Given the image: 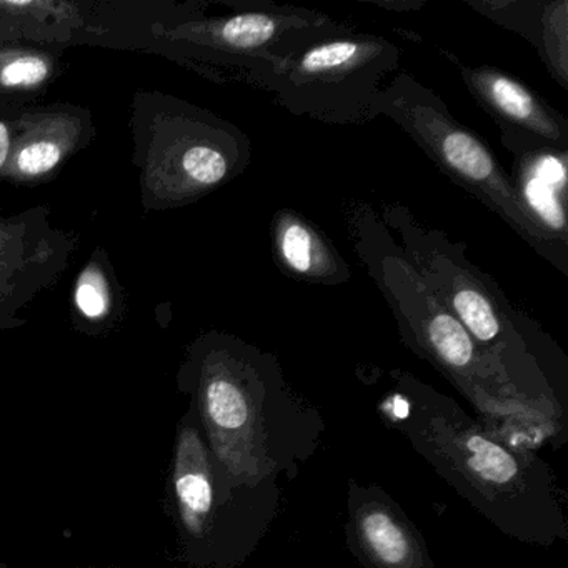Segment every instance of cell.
<instances>
[{
	"label": "cell",
	"mask_w": 568,
	"mask_h": 568,
	"mask_svg": "<svg viewBox=\"0 0 568 568\" xmlns=\"http://www.w3.org/2000/svg\"><path fill=\"white\" fill-rule=\"evenodd\" d=\"M234 480L212 455L191 405L175 434L169 501L182 555L192 567H219L231 555Z\"/></svg>",
	"instance_id": "3"
},
{
	"label": "cell",
	"mask_w": 568,
	"mask_h": 568,
	"mask_svg": "<svg viewBox=\"0 0 568 568\" xmlns=\"http://www.w3.org/2000/svg\"><path fill=\"white\" fill-rule=\"evenodd\" d=\"M54 72V61L32 49H0V89L32 91L41 88Z\"/></svg>",
	"instance_id": "16"
},
{
	"label": "cell",
	"mask_w": 568,
	"mask_h": 568,
	"mask_svg": "<svg viewBox=\"0 0 568 568\" xmlns=\"http://www.w3.org/2000/svg\"><path fill=\"white\" fill-rule=\"evenodd\" d=\"M275 248L282 264L312 282H342L345 264L328 247V242L294 214H282L275 224Z\"/></svg>",
	"instance_id": "12"
},
{
	"label": "cell",
	"mask_w": 568,
	"mask_h": 568,
	"mask_svg": "<svg viewBox=\"0 0 568 568\" xmlns=\"http://www.w3.org/2000/svg\"><path fill=\"white\" fill-rule=\"evenodd\" d=\"M82 26L81 9L59 0H0V49L12 42H65Z\"/></svg>",
	"instance_id": "11"
},
{
	"label": "cell",
	"mask_w": 568,
	"mask_h": 568,
	"mask_svg": "<svg viewBox=\"0 0 568 568\" xmlns=\"http://www.w3.org/2000/svg\"><path fill=\"white\" fill-rule=\"evenodd\" d=\"M487 16L498 24L507 26L527 36L544 52L545 62L554 69L560 82L567 79V14L555 12L557 4H551L547 14H527L524 4H485Z\"/></svg>",
	"instance_id": "13"
},
{
	"label": "cell",
	"mask_w": 568,
	"mask_h": 568,
	"mask_svg": "<svg viewBox=\"0 0 568 568\" xmlns=\"http://www.w3.org/2000/svg\"><path fill=\"white\" fill-rule=\"evenodd\" d=\"M225 132L207 122L164 119L154 128L144 171V189L162 205L192 201L234 171Z\"/></svg>",
	"instance_id": "5"
},
{
	"label": "cell",
	"mask_w": 568,
	"mask_h": 568,
	"mask_svg": "<svg viewBox=\"0 0 568 568\" xmlns=\"http://www.w3.org/2000/svg\"><path fill=\"white\" fill-rule=\"evenodd\" d=\"M474 98L490 112L504 132L517 139L518 148L561 152L568 144V125L554 109L545 105L520 82L491 69L462 68Z\"/></svg>",
	"instance_id": "9"
},
{
	"label": "cell",
	"mask_w": 568,
	"mask_h": 568,
	"mask_svg": "<svg viewBox=\"0 0 568 568\" xmlns=\"http://www.w3.org/2000/svg\"><path fill=\"white\" fill-rule=\"evenodd\" d=\"M458 460L462 474L475 487L501 488L515 487L521 477V467L510 452L484 434L468 435L458 447Z\"/></svg>",
	"instance_id": "14"
},
{
	"label": "cell",
	"mask_w": 568,
	"mask_h": 568,
	"mask_svg": "<svg viewBox=\"0 0 568 568\" xmlns=\"http://www.w3.org/2000/svg\"><path fill=\"white\" fill-rule=\"evenodd\" d=\"M347 29L321 12L264 2L237 14L179 26L164 38L205 49L252 82L304 45Z\"/></svg>",
	"instance_id": "4"
},
{
	"label": "cell",
	"mask_w": 568,
	"mask_h": 568,
	"mask_svg": "<svg viewBox=\"0 0 568 568\" xmlns=\"http://www.w3.org/2000/svg\"><path fill=\"white\" fill-rule=\"evenodd\" d=\"M375 111L394 119L448 178L501 215L540 254L551 262L564 261L557 235L531 214L487 145L462 128L430 91L408 75H398L378 95Z\"/></svg>",
	"instance_id": "2"
},
{
	"label": "cell",
	"mask_w": 568,
	"mask_h": 568,
	"mask_svg": "<svg viewBox=\"0 0 568 568\" xmlns=\"http://www.w3.org/2000/svg\"><path fill=\"white\" fill-rule=\"evenodd\" d=\"M358 534L368 554L385 568H410L415 560L408 531L384 508H371L358 520Z\"/></svg>",
	"instance_id": "15"
},
{
	"label": "cell",
	"mask_w": 568,
	"mask_h": 568,
	"mask_svg": "<svg viewBox=\"0 0 568 568\" xmlns=\"http://www.w3.org/2000/svg\"><path fill=\"white\" fill-rule=\"evenodd\" d=\"M74 242L49 224L45 209L11 217L0 211V328L18 327L19 312L58 284Z\"/></svg>",
	"instance_id": "6"
},
{
	"label": "cell",
	"mask_w": 568,
	"mask_h": 568,
	"mask_svg": "<svg viewBox=\"0 0 568 568\" xmlns=\"http://www.w3.org/2000/svg\"><path fill=\"white\" fill-rule=\"evenodd\" d=\"M0 568H9L6 564H0ZM75 568H121L115 567V565H111V567H94V565H91V567H75Z\"/></svg>",
	"instance_id": "19"
},
{
	"label": "cell",
	"mask_w": 568,
	"mask_h": 568,
	"mask_svg": "<svg viewBox=\"0 0 568 568\" xmlns=\"http://www.w3.org/2000/svg\"><path fill=\"white\" fill-rule=\"evenodd\" d=\"M407 235L408 255L417 262L418 274L430 285L438 301L464 325L471 341L491 344L501 334L500 312L488 288L464 267V257L452 254V245L418 237L414 225L402 229Z\"/></svg>",
	"instance_id": "8"
},
{
	"label": "cell",
	"mask_w": 568,
	"mask_h": 568,
	"mask_svg": "<svg viewBox=\"0 0 568 568\" xmlns=\"http://www.w3.org/2000/svg\"><path fill=\"white\" fill-rule=\"evenodd\" d=\"M397 45L354 29L317 39L251 82L297 115L328 124L377 118L375 102L397 71Z\"/></svg>",
	"instance_id": "1"
},
{
	"label": "cell",
	"mask_w": 568,
	"mask_h": 568,
	"mask_svg": "<svg viewBox=\"0 0 568 568\" xmlns=\"http://www.w3.org/2000/svg\"><path fill=\"white\" fill-rule=\"evenodd\" d=\"M75 305L88 321L101 322L111 314L112 297L108 277L101 265L91 262L75 284Z\"/></svg>",
	"instance_id": "17"
},
{
	"label": "cell",
	"mask_w": 568,
	"mask_h": 568,
	"mask_svg": "<svg viewBox=\"0 0 568 568\" xmlns=\"http://www.w3.org/2000/svg\"><path fill=\"white\" fill-rule=\"evenodd\" d=\"M84 135V122L69 112H38L22 115L16 128L11 158L4 178L34 182L54 172Z\"/></svg>",
	"instance_id": "10"
},
{
	"label": "cell",
	"mask_w": 568,
	"mask_h": 568,
	"mask_svg": "<svg viewBox=\"0 0 568 568\" xmlns=\"http://www.w3.org/2000/svg\"><path fill=\"white\" fill-rule=\"evenodd\" d=\"M12 141H14V134H12L8 122L0 121V178L4 175L9 158H11Z\"/></svg>",
	"instance_id": "18"
},
{
	"label": "cell",
	"mask_w": 568,
	"mask_h": 568,
	"mask_svg": "<svg viewBox=\"0 0 568 568\" xmlns=\"http://www.w3.org/2000/svg\"><path fill=\"white\" fill-rule=\"evenodd\" d=\"M381 244V242H378ZM364 257L372 274L390 301L395 314L405 322L408 332L418 338L424 351L430 352L450 371H468L475 364V344L464 325L438 301L430 285L417 268L400 255L378 251L371 235L362 237Z\"/></svg>",
	"instance_id": "7"
}]
</instances>
